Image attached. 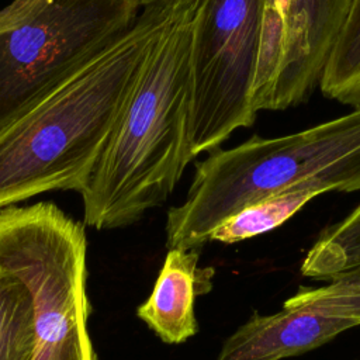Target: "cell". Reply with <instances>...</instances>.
<instances>
[{
    "instance_id": "obj_1",
    "label": "cell",
    "mask_w": 360,
    "mask_h": 360,
    "mask_svg": "<svg viewBox=\"0 0 360 360\" xmlns=\"http://www.w3.org/2000/svg\"><path fill=\"white\" fill-rule=\"evenodd\" d=\"M180 1L142 7L124 37L0 129V208L84 188Z\"/></svg>"
},
{
    "instance_id": "obj_2",
    "label": "cell",
    "mask_w": 360,
    "mask_h": 360,
    "mask_svg": "<svg viewBox=\"0 0 360 360\" xmlns=\"http://www.w3.org/2000/svg\"><path fill=\"white\" fill-rule=\"evenodd\" d=\"M201 1L181 0L155 44L80 191L86 225L114 229L136 222L167 200L191 162V37Z\"/></svg>"
},
{
    "instance_id": "obj_3",
    "label": "cell",
    "mask_w": 360,
    "mask_h": 360,
    "mask_svg": "<svg viewBox=\"0 0 360 360\" xmlns=\"http://www.w3.org/2000/svg\"><path fill=\"white\" fill-rule=\"evenodd\" d=\"M290 188L360 190V107L294 134L211 150L195 163L186 201L167 212L166 246L197 249L243 207Z\"/></svg>"
},
{
    "instance_id": "obj_4",
    "label": "cell",
    "mask_w": 360,
    "mask_h": 360,
    "mask_svg": "<svg viewBox=\"0 0 360 360\" xmlns=\"http://www.w3.org/2000/svg\"><path fill=\"white\" fill-rule=\"evenodd\" d=\"M139 0H14L0 10V129L138 21Z\"/></svg>"
},
{
    "instance_id": "obj_5",
    "label": "cell",
    "mask_w": 360,
    "mask_h": 360,
    "mask_svg": "<svg viewBox=\"0 0 360 360\" xmlns=\"http://www.w3.org/2000/svg\"><path fill=\"white\" fill-rule=\"evenodd\" d=\"M87 240L82 222L53 202L0 208V269L34 302V360H97L87 319Z\"/></svg>"
},
{
    "instance_id": "obj_6",
    "label": "cell",
    "mask_w": 360,
    "mask_h": 360,
    "mask_svg": "<svg viewBox=\"0 0 360 360\" xmlns=\"http://www.w3.org/2000/svg\"><path fill=\"white\" fill-rule=\"evenodd\" d=\"M260 34L262 0H202L197 7L191 37V160L255 122Z\"/></svg>"
},
{
    "instance_id": "obj_7",
    "label": "cell",
    "mask_w": 360,
    "mask_h": 360,
    "mask_svg": "<svg viewBox=\"0 0 360 360\" xmlns=\"http://www.w3.org/2000/svg\"><path fill=\"white\" fill-rule=\"evenodd\" d=\"M353 0H291L284 53L266 110L305 101L319 84Z\"/></svg>"
},
{
    "instance_id": "obj_8",
    "label": "cell",
    "mask_w": 360,
    "mask_h": 360,
    "mask_svg": "<svg viewBox=\"0 0 360 360\" xmlns=\"http://www.w3.org/2000/svg\"><path fill=\"white\" fill-rule=\"evenodd\" d=\"M352 328L345 319L283 305L271 315L255 312L224 342L217 360H283L311 352Z\"/></svg>"
},
{
    "instance_id": "obj_9",
    "label": "cell",
    "mask_w": 360,
    "mask_h": 360,
    "mask_svg": "<svg viewBox=\"0 0 360 360\" xmlns=\"http://www.w3.org/2000/svg\"><path fill=\"white\" fill-rule=\"evenodd\" d=\"M211 269L198 267L197 249H169L156 283L136 315L165 343L179 345L197 333L194 302L211 288Z\"/></svg>"
},
{
    "instance_id": "obj_10",
    "label": "cell",
    "mask_w": 360,
    "mask_h": 360,
    "mask_svg": "<svg viewBox=\"0 0 360 360\" xmlns=\"http://www.w3.org/2000/svg\"><path fill=\"white\" fill-rule=\"evenodd\" d=\"M316 195L319 193L315 190L290 188L257 200L221 222L210 240L231 245L273 231Z\"/></svg>"
},
{
    "instance_id": "obj_11",
    "label": "cell",
    "mask_w": 360,
    "mask_h": 360,
    "mask_svg": "<svg viewBox=\"0 0 360 360\" xmlns=\"http://www.w3.org/2000/svg\"><path fill=\"white\" fill-rule=\"evenodd\" d=\"M319 87L323 96L360 107V0H353L349 15L323 68Z\"/></svg>"
},
{
    "instance_id": "obj_12",
    "label": "cell",
    "mask_w": 360,
    "mask_h": 360,
    "mask_svg": "<svg viewBox=\"0 0 360 360\" xmlns=\"http://www.w3.org/2000/svg\"><path fill=\"white\" fill-rule=\"evenodd\" d=\"M34 302L25 284L0 269V360H34Z\"/></svg>"
},
{
    "instance_id": "obj_13",
    "label": "cell",
    "mask_w": 360,
    "mask_h": 360,
    "mask_svg": "<svg viewBox=\"0 0 360 360\" xmlns=\"http://www.w3.org/2000/svg\"><path fill=\"white\" fill-rule=\"evenodd\" d=\"M360 264V204L342 221L322 231L301 264V273L315 280Z\"/></svg>"
},
{
    "instance_id": "obj_14",
    "label": "cell",
    "mask_w": 360,
    "mask_h": 360,
    "mask_svg": "<svg viewBox=\"0 0 360 360\" xmlns=\"http://www.w3.org/2000/svg\"><path fill=\"white\" fill-rule=\"evenodd\" d=\"M291 0H262V34L259 63L253 86L256 111L267 107L269 96L280 70Z\"/></svg>"
},
{
    "instance_id": "obj_15",
    "label": "cell",
    "mask_w": 360,
    "mask_h": 360,
    "mask_svg": "<svg viewBox=\"0 0 360 360\" xmlns=\"http://www.w3.org/2000/svg\"><path fill=\"white\" fill-rule=\"evenodd\" d=\"M285 307L305 308L360 325V264L329 280L323 287H301L284 302Z\"/></svg>"
},
{
    "instance_id": "obj_16",
    "label": "cell",
    "mask_w": 360,
    "mask_h": 360,
    "mask_svg": "<svg viewBox=\"0 0 360 360\" xmlns=\"http://www.w3.org/2000/svg\"><path fill=\"white\" fill-rule=\"evenodd\" d=\"M142 7L145 6H152V4H173V3H177L180 0H139Z\"/></svg>"
}]
</instances>
